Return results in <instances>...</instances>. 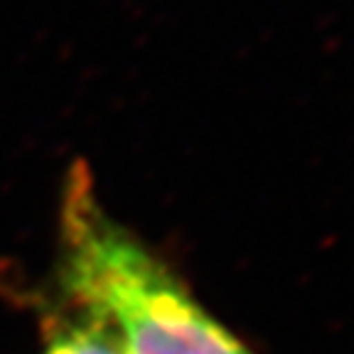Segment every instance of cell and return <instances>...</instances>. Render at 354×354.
Segmentation results:
<instances>
[{"label":"cell","mask_w":354,"mask_h":354,"mask_svg":"<svg viewBox=\"0 0 354 354\" xmlns=\"http://www.w3.org/2000/svg\"><path fill=\"white\" fill-rule=\"evenodd\" d=\"M52 295L99 315L123 354H256L170 261L111 214L84 160L62 185Z\"/></svg>","instance_id":"obj_1"},{"label":"cell","mask_w":354,"mask_h":354,"mask_svg":"<svg viewBox=\"0 0 354 354\" xmlns=\"http://www.w3.org/2000/svg\"><path fill=\"white\" fill-rule=\"evenodd\" d=\"M37 354H123L111 327L99 315L52 298L42 315Z\"/></svg>","instance_id":"obj_2"}]
</instances>
